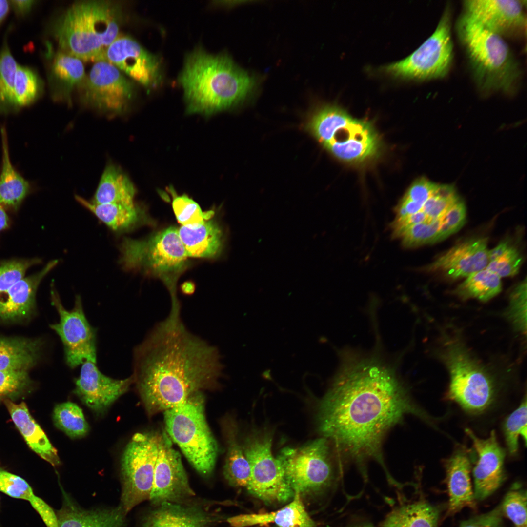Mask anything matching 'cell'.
I'll list each match as a JSON object with an SVG mask.
<instances>
[{
    "mask_svg": "<svg viewBox=\"0 0 527 527\" xmlns=\"http://www.w3.org/2000/svg\"><path fill=\"white\" fill-rule=\"evenodd\" d=\"M321 401L318 428L345 457L359 465L376 461L387 469L382 455L387 432L407 414L430 424L394 372L379 359L349 355Z\"/></svg>",
    "mask_w": 527,
    "mask_h": 527,
    "instance_id": "1",
    "label": "cell"
},
{
    "mask_svg": "<svg viewBox=\"0 0 527 527\" xmlns=\"http://www.w3.org/2000/svg\"><path fill=\"white\" fill-rule=\"evenodd\" d=\"M136 387L149 415L219 385L223 366L218 349L191 333L181 314L169 313L135 348Z\"/></svg>",
    "mask_w": 527,
    "mask_h": 527,
    "instance_id": "2",
    "label": "cell"
},
{
    "mask_svg": "<svg viewBox=\"0 0 527 527\" xmlns=\"http://www.w3.org/2000/svg\"><path fill=\"white\" fill-rule=\"evenodd\" d=\"M178 79L189 113L210 114L235 106L257 86L256 78L229 55L200 48L187 55Z\"/></svg>",
    "mask_w": 527,
    "mask_h": 527,
    "instance_id": "3",
    "label": "cell"
},
{
    "mask_svg": "<svg viewBox=\"0 0 527 527\" xmlns=\"http://www.w3.org/2000/svg\"><path fill=\"white\" fill-rule=\"evenodd\" d=\"M124 20L121 3L81 0L58 16L50 31L60 50L82 61L95 62L105 60L108 48L120 35Z\"/></svg>",
    "mask_w": 527,
    "mask_h": 527,
    "instance_id": "4",
    "label": "cell"
},
{
    "mask_svg": "<svg viewBox=\"0 0 527 527\" xmlns=\"http://www.w3.org/2000/svg\"><path fill=\"white\" fill-rule=\"evenodd\" d=\"M456 29L479 89L485 92L514 91L521 70L504 38L466 12L458 20Z\"/></svg>",
    "mask_w": 527,
    "mask_h": 527,
    "instance_id": "5",
    "label": "cell"
},
{
    "mask_svg": "<svg viewBox=\"0 0 527 527\" xmlns=\"http://www.w3.org/2000/svg\"><path fill=\"white\" fill-rule=\"evenodd\" d=\"M120 263L125 270L159 278L169 293L170 310H180L177 284L187 266V256L178 229L170 226L144 239L124 238L120 245Z\"/></svg>",
    "mask_w": 527,
    "mask_h": 527,
    "instance_id": "6",
    "label": "cell"
},
{
    "mask_svg": "<svg viewBox=\"0 0 527 527\" xmlns=\"http://www.w3.org/2000/svg\"><path fill=\"white\" fill-rule=\"evenodd\" d=\"M306 129L328 152L345 162H362L378 152L379 140L372 125L334 105L318 109Z\"/></svg>",
    "mask_w": 527,
    "mask_h": 527,
    "instance_id": "7",
    "label": "cell"
},
{
    "mask_svg": "<svg viewBox=\"0 0 527 527\" xmlns=\"http://www.w3.org/2000/svg\"><path fill=\"white\" fill-rule=\"evenodd\" d=\"M202 392L163 412L166 432L200 474L209 475L218 454V446L206 420Z\"/></svg>",
    "mask_w": 527,
    "mask_h": 527,
    "instance_id": "8",
    "label": "cell"
},
{
    "mask_svg": "<svg viewBox=\"0 0 527 527\" xmlns=\"http://www.w3.org/2000/svg\"><path fill=\"white\" fill-rule=\"evenodd\" d=\"M273 432L266 428L253 429L242 447L250 466V479L246 489L266 504L288 503L294 492L283 468L272 453Z\"/></svg>",
    "mask_w": 527,
    "mask_h": 527,
    "instance_id": "9",
    "label": "cell"
},
{
    "mask_svg": "<svg viewBox=\"0 0 527 527\" xmlns=\"http://www.w3.org/2000/svg\"><path fill=\"white\" fill-rule=\"evenodd\" d=\"M449 6L443 12L432 34L406 58L381 70L395 78L425 81L441 79L449 72L453 59Z\"/></svg>",
    "mask_w": 527,
    "mask_h": 527,
    "instance_id": "10",
    "label": "cell"
},
{
    "mask_svg": "<svg viewBox=\"0 0 527 527\" xmlns=\"http://www.w3.org/2000/svg\"><path fill=\"white\" fill-rule=\"evenodd\" d=\"M331 457L329 440L323 437L300 447H285L277 458L289 486L302 498L330 485L334 474Z\"/></svg>",
    "mask_w": 527,
    "mask_h": 527,
    "instance_id": "11",
    "label": "cell"
},
{
    "mask_svg": "<svg viewBox=\"0 0 527 527\" xmlns=\"http://www.w3.org/2000/svg\"><path fill=\"white\" fill-rule=\"evenodd\" d=\"M159 443L160 433H137L125 447L121 464L119 505L126 514L138 504L149 500Z\"/></svg>",
    "mask_w": 527,
    "mask_h": 527,
    "instance_id": "12",
    "label": "cell"
},
{
    "mask_svg": "<svg viewBox=\"0 0 527 527\" xmlns=\"http://www.w3.org/2000/svg\"><path fill=\"white\" fill-rule=\"evenodd\" d=\"M444 357L450 378L448 398L471 413L486 409L494 396V387L488 375L461 344L450 343Z\"/></svg>",
    "mask_w": 527,
    "mask_h": 527,
    "instance_id": "13",
    "label": "cell"
},
{
    "mask_svg": "<svg viewBox=\"0 0 527 527\" xmlns=\"http://www.w3.org/2000/svg\"><path fill=\"white\" fill-rule=\"evenodd\" d=\"M51 298L60 320L50 327L62 342L66 364L74 368L86 361L96 363V332L85 316L81 296H76L73 308L68 310L52 284Z\"/></svg>",
    "mask_w": 527,
    "mask_h": 527,
    "instance_id": "14",
    "label": "cell"
},
{
    "mask_svg": "<svg viewBox=\"0 0 527 527\" xmlns=\"http://www.w3.org/2000/svg\"><path fill=\"white\" fill-rule=\"evenodd\" d=\"M80 90L83 102L109 114L124 112L135 92L134 83L105 60L95 62Z\"/></svg>",
    "mask_w": 527,
    "mask_h": 527,
    "instance_id": "15",
    "label": "cell"
},
{
    "mask_svg": "<svg viewBox=\"0 0 527 527\" xmlns=\"http://www.w3.org/2000/svg\"><path fill=\"white\" fill-rule=\"evenodd\" d=\"M166 431L160 433L159 449L149 500L155 506L163 503L183 504L195 495L180 454Z\"/></svg>",
    "mask_w": 527,
    "mask_h": 527,
    "instance_id": "16",
    "label": "cell"
},
{
    "mask_svg": "<svg viewBox=\"0 0 527 527\" xmlns=\"http://www.w3.org/2000/svg\"><path fill=\"white\" fill-rule=\"evenodd\" d=\"M105 61L147 89L162 82L160 58L130 36L119 35L108 48Z\"/></svg>",
    "mask_w": 527,
    "mask_h": 527,
    "instance_id": "17",
    "label": "cell"
},
{
    "mask_svg": "<svg viewBox=\"0 0 527 527\" xmlns=\"http://www.w3.org/2000/svg\"><path fill=\"white\" fill-rule=\"evenodd\" d=\"M524 1L518 0H468L465 12L487 28L504 37L525 35L527 20Z\"/></svg>",
    "mask_w": 527,
    "mask_h": 527,
    "instance_id": "18",
    "label": "cell"
},
{
    "mask_svg": "<svg viewBox=\"0 0 527 527\" xmlns=\"http://www.w3.org/2000/svg\"><path fill=\"white\" fill-rule=\"evenodd\" d=\"M465 431L477 456L473 469L474 498L483 500L493 493L504 482L505 452L494 430L486 439L480 438L470 429L466 428Z\"/></svg>",
    "mask_w": 527,
    "mask_h": 527,
    "instance_id": "19",
    "label": "cell"
},
{
    "mask_svg": "<svg viewBox=\"0 0 527 527\" xmlns=\"http://www.w3.org/2000/svg\"><path fill=\"white\" fill-rule=\"evenodd\" d=\"M96 363L86 361L82 364L79 377L75 379L74 393L97 415L103 414L134 383L132 375L124 379H115L102 373Z\"/></svg>",
    "mask_w": 527,
    "mask_h": 527,
    "instance_id": "20",
    "label": "cell"
},
{
    "mask_svg": "<svg viewBox=\"0 0 527 527\" xmlns=\"http://www.w3.org/2000/svg\"><path fill=\"white\" fill-rule=\"evenodd\" d=\"M487 242L486 238H479L460 243L438 258L426 270L442 271L453 279L466 278L487 267Z\"/></svg>",
    "mask_w": 527,
    "mask_h": 527,
    "instance_id": "21",
    "label": "cell"
},
{
    "mask_svg": "<svg viewBox=\"0 0 527 527\" xmlns=\"http://www.w3.org/2000/svg\"><path fill=\"white\" fill-rule=\"evenodd\" d=\"M58 263L57 260L49 262L39 272L23 278L9 289L0 292V322H19L32 316L35 309L38 286Z\"/></svg>",
    "mask_w": 527,
    "mask_h": 527,
    "instance_id": "22",
    "label": "cell"
},
{
    "mask_svg": "<svg viewBox=\"0 0 527 527\" xmlns=\"http://www.w3.org/2000/svg\"><path fill=\"white\" fill-rule=\"evenodd\" d=\"M470 453L465 446H460L444 461L449 495L448 515L454 514L465 507H475V499L470 479Z\"/></svg>",
    "mask_w": 527,
    "mask_h": 527,
    "instance_id": "23",
    "label": "cell"
},
{
    "mask_svg": "<svg viewBox=\"0 0 527 527\" xmlns=\"http://www.w3.org/2000/svg\"><path fill=\"white\" fill-rule=\"evenodd\" d=\"M48 81L52 98L69 104L75 90H80L86 77L82 61L61 50L49 54Z\"/></svg>",
    "mask_w": 527,
    "mask_h": 527,
    "instance_id": "24",
    "label": "cell"
},
{
    "mask_svg": "<svg viewBox=\"0 0 527 527\" xmlns=\"http://www.w3.org/2000/svg\"><path fill=\"white\" fill-rule=\"evenodd\" d=\"M62 492V507L57 513L58 527H125L127 514L120 505L86 509Z\"/></svg>",
    "mask_w": 527,
    "mask_h": 527,
    "instance_id": "25",
    "label": "cell"
},
{
    "mask_svg": "<svg viewBox=\"0 0 527 527\" xmlns=\"http://www.w3.org/2000/svg\"><path fill=\"white\" fill-rule=\"evenodd\" d=\"M227 521L233 527H248L269 523H274L278 527H316L298 492H295L287 504L278 510L240 514L228 518Z\"/></svg>",
    "mask_w": 527,
    "mask_h": 527,
    "instance_id": "26",
    "label": "cell"
},
{
    "mask_svg": "<svg viewBox=\"0 0 527 527\" xmlns=\"http://www.w3.org/2000/svg\"><path fill=\"white\" fill-rule=\"evenodd\" d=\"M4 403L11 419L30 448L53 466L60 465L57 450L40 425L31 415L24 402L17 404L6 400Z\"/></svg>",
    "mask_w": 527,
    "mask_h": 527,
    "instance_id": "27",
    "label": "cell"
},
{
    "mask_svg": "<svg viewBox=\"0 0 527 527\" xmlns=\"http://www.w3.org/2000/svg\"><path fill=\"white\" fill-rule=\"evenodd\" d=\"M76 200L117 234L130 232L146 222L143 210L135 202L96 204L75 195Z\"/></svg>",
    "mask_w": 527,
    "mask_h": 527,
    "instance_id": "28",
    "label": "cell"
},
{
    "mask_svg": "<svg viewBox=\"0 0 527 527\" xmlns=\"http://www.w3.org/2000/svg\"><path fill=\"white\" fill-rule=\"evenodd\" d=\"M214 519L197 507L166 502L144 517L142 527H210Z\"/></svg>",
    "mask_w": 527,
    "mask_h": 527,
    "instance_id": "29",
    "label": "cell"
},
{
    "mask_svg": "<svg viewBox=\"0 0 527 527\" xmlns=\"http://www.w3.org/2000/svg\"><path fill=\"white\" fill-rule=\"evenodd\" d=\"M178 233L188 257L214 258L223 249V233L214 220L193 227L182 226Z\"/></svg>",
    "mask_w": 527,
    "mask_h": 527,
    "instance_id": "30",
    "label": "cell"
},
{
    "mask_svg": "<svg viewBox=\"0 0 527 527\" xmlns=\"http://www.w3.org/2000/svg\"><path fill=\"white\" fill-rule=\"evenodd\" d=\"M44 344L40 338L0 337V371H27L39 362Z\"/></svg>",
    "mask_w": 527,
    "mask_h": 527,
    "instance_id": "31",
    "label": "cell"
},
{
    "mask_svg": "<svg viewBox=\"0 0 527 527\" xmlns=\"http://www.w3.org/2000/svg\"><path fill=\"white\" fill-rule=\"evenodd\" d=\"M227 450L223 474L229 484L235 487H246L250 479L251 469L238 440L235 422L229 418L224 425Z\"/></svg>",
    "mask_w": 527,
    "mask_h": 527,
    "instance_id": "32",
    "label": "cell"
},
{
    "mask_svg": "<svg viewBox=\"0 0 527 527\" xmlns=\"http://www.w3.org/2000/svg\"><path fill=\"white\" fill-rule=\"evenodd\" d=\"M136 191L132 182L122 169L109 163L90 201L96 204L133 203Z\"/></svg>",
    "mask_w": 527,
    "mask_h": 527,
    "instance_id": "33",
    "label": "cell"
},
{
    "mask_svg": "<svg viewBox=\"0 0 527 527\" xmlns=\"http://www.w3.org/2000/svg\"><path fill=\"white\" fill-rule=\"evenodd\" d=\"M1 135L2 165L0 174V204L5 208L15 210L28 193L29 185L11 164L7 133L4 127L1 129Z\"/></svg>",
    "mask_w": 527,
    "mask_h": 527,
    "instance_id": "34",
    "label": "cell"
},
{
    "mask_svg": "<svg viewBox=\"0 0 527 527\" xmlns=\"http://www.w3.org/2000/svg\"><path fill=\"white\" fill-rule=\"evenodd\" d=\"M439 515L436 507L421 500L395 508L382 527H437Z\"/></svg>",
    "mask_w": 527,
    "mask_h": 527,
    "instance_id": "35",
    "label": "cell"
},
{
    "mask_svg": "<svg viewBox=\"0 0 527 527\" xmlns=\"http://www.w3.org/2000/svg\"><path fill=\"white\" fill-rule=\"evenodd\" d=\"M501 289V278L485 268L466 277L457 289V293L464 298L486 301L497 295Z\"/></svg>",
    "mask_w": 527,
    "mask_h": 527,
    "instance_id": "36",
    "label": "cell"
},
{
    "mask_svg": "<svg viewBox=\"0 0 527 527\" xmlns=\"http://www.w3.org/2000/svg\"><path fill=\"white\" fill-rule=\"evenodd\" d=\"M43 90V82L36 71L30 67L18 64L14 85L16 109L33 103L41 96Z\"/></svg>",
    "mask_w": 527,
    "mask_h": 527,
    "instance_id": "37",
    "label": "cell"
},
{
    "mask_svg": "<svg viewBox=\"0 0 527 527\" xmlns=\"http://www.w3.org/2000/svg\"><path fill=\"white\" fill-rule=\"evenodd\" d=\"M53 419L55 426L71 438L83 437L89 431L82 410L71 402L56 405Z\"/></svg>",
    "mask_w": 527,
    "mask_h": 527,
    "instance_id": "38",
    "label": "cell"
},
{
    "mask_svg": "<svg viewBox=\"0 0 527 527\" xmlns=\"http://www.w3.org/2000/svg\"><path fill=\"white\" fill-rule=\"evenodd\" d=\"M18 64L6 41L0 51V112L17 110L14 99V85Z\"/></svg>",
    "mask_w": 527,
    "mask_h": 527,
    "instance_id": "39",
    "label": "cell"
},
{
    "mask_svg": "<svg viewBox=\"0 0 527 527\" xmlns=\"http://www.w3.org/2000/svg\"><path fill=\"white\" fill-rule=\"evenodd\" d=\"M33 384L27 370L0 371V403L6 400L13 401L28 394Z\"/></svg>",
    "mask_w": 527,
    "mask_h": 527,
    "instance_id": "40",
    "label": "cell"
},
{
    "mask_svg": "<svg viewBox=\"0 0 527 527\" xmlns=\"http://www.w3.org/2000/svg\"><path fill=\"white\" fill-rule=\"evenodd\" d=\"M442 217L430 223L418 224L409 227L400 233L396 238L400 239L403 246L406 248L441 241Z\"/></svg>",
    "mask_w": 527,
    "mask_h": 527,
    "instance_id": "41",
    "label": "cell"
},
{
    "mask_svg": "<svg viewBox=\"0 0 527 527\" xmlns=\"http://www.w3.org/2000/svg\"><path fill=\"white\" fill-rule=\"evenodd\" d=\"M172 207L178 221L182 226L193 227L203 223L211 216V212H203L199 205L187 195H178L171 188Z\"/></svg>",
    "mask_w": 527,
    "mask_h": 527,
    "instance_id": "42",
    "label": "cell"
},
{
    "mask_svg": "<svg viewBox=\"0 0 527 527\" xmlns=\"http://www.w3.org/2000/svg\"><path fill=\"white\" fill-rule=\"evenodd\" d=\"M506 444L510 454L518 451L519 437L527 444V399L525 396L520 405L506 419L504 426Z\"/></svg>",
    "mask_w": 527,
    "mask_h": 527,
    "instance_id": "43",
    "label": "cell"
},
{
    "mask_svg": "<svg viewBox=\"0 0 527 527\" xmlns=\"http://www.w3.org/2000/svg\"><path fill=\"white\" fill-rule=\"evenodd\" d=\"M459 200L452 187L439 185L434 193L423 203L419 211L425 214L427 223H430L441 218Z\"/></svg>",
    "mask_w": 527,
    "mask_h": 527,
    "instance_id": "44",
    "label": "cell"
},
{
    "mask_svg": "<svg viewBox=\"0 0 527 527\" xmlns=\"http://www.w3.org/2000/svg\"><path fill=\"white\" fill-rule=\"evenodd\" d=\"M504 514L515 527H527V493L515 484L505 495L500 506Z\"/></svg>",
    "mask_w": 527,
    "mask_h": 527,
    "instance_id": "45",
    "label": "cell"
},
{
    "mask_svg": "<svg viewBox=\"0 0 527 527\" xmlns=\"http://www.w3.org/2000/svg\"><path fill=\"white\" fill-rule=\"evenodd\" d=\"M40 262L39 259L0 261V292L9 289L23 279L28 268Z\"/></svg>",
    "mask_w": 527,
    "mask_h": 527,
    "instance_id": "46",
    "label": "cell"
},
{
    "mask_svg": "<svg viewBox=\"0 0 527 527\" xmlns=\"http://www.w3.org/2000/svg\"><path fill=\"white\" fill-rule=\"evenodd\" d=\"M508 317L515 328L522 332L527 328V281L520 283L513 290L510 296Z\"/></svg>",
    "mask_w": 527,
    "mask_h": 527,
    "instance_id": "47",
    "label": "cell"
},
{
    "mask_svg": "<svg viewBox=\"0 0 527 527\" xmlns=\"http://www.w3.org/2000/svg\"><path fill=\"white\" fill-rule=\"evenodd\" d=\"M522 263V257L519 251L509 246L501 255L489 262L486 268L500 278L509 277L518 273Z\"/></svg>",
    "mask_w": 527,
    "mask_h": 527,
    "instance_id": "48",
    "label": "cell"
},
{
    "mask_svg": "<svg viewBox=\"0 0 527 527\" xmlns=\"http://www.w3.org/2000/svg\"><path fill=\"white\" fill-rule=\"evenodd\" d=\"M0 491L11 497L27 501L34 495L24 479L2 469H0Z\"/></svg>",
    "mask_w": 527,
    "mask_h": 527,
    "instance_id": "49",
    "label": "cell"
},
{
    "mask_svg": "<svg viewBox=\"0 0 527 527\" xmlns=\"http://www.w3.org/2000/svg\"><path fill=\"white\" fill-rule=\"evenodd\" d=\"M466 217L465 205L460 199L442 216V240L459 230L464 224Z\"/></svg>",
    "mask_w": 527,
    "mask_h": 527,
    "instance_id": "50",
    "label": "cell"
},
{
    "mask_svg": "<svg viewBox=\"0 0 527 527\" xmlns=\"http://www.w3.org/2000/svg\"><path fill=\"white\" fill-rule=\"evenodd\" d=\"M438 185L425 178H421L411 184L404 197L424 203L434 193Z\"/></svg>",
    "mask_w": 527,
    "mask_h": 527,
    "instance_id": "51",
    "label": "cell"
},
{
    "mask_svg": "<svg viewBox=\"0 0 527 527\" xmlns=\"http://www.w3.org/2000/svg\"><path fill=\"white\" fill-rule=\"evenodd\" d=\"M499 507L482 515L463 521L459 527H503Z\"/></svg>",
    "mask_w": 527,
    "mask_h": 527,
    "instance_id": "52",
    "label": "cell"
},
{
    "mask_svg": "<svg viewBox=\"0 0 527 527\" xmlns=\"http://www.w3.org/2000/svg\"><path fill=\"white\" fill-rule=\"evenodd\" d=\"M28 501L38 513L47 527H58L57 514L43 500L34 494Z\"/></svg>",
    "mask_w": 527,
    "mask_h": 527,
    "instance_id": "53",
    "label": "cell"
},
{
    "mask_svg": "<svg viewBox=\"0 0 527 527\" xmlns=\"http://www.w3.org/2000/svg\"><path fill=\"white\" fill-rule=\"evenodd\" d=\"M9 1L10 6L16 14L21 17L27 15L36 2V1L32 0H13Z\"/></svg>",
    "mask_w": 527,
    "mask_h": 527,
    "instance_id": "54",
    "label": "cell"
},
{
    "mask_svg": "<svg viewBox=\"0 0 527 527\" xmlns=\"http://www.w3.org/2000/svg\"><path fill=\"white\" fill-rule=\"evenodd\" d=\"M509 246L507 242H503L500 243L493 249L488 250V257L489 262L493 261L501 255Z\"/></svg>",
    "mask_w": 527,
    "mask_h": 527,
    "instance_id": "55",
    "label": "cell"
},
{
    "mask_svg": "<svg viewBox=\"0 0 527 527\" xmlns=\"http://www.w3.org/2000/svg\"><path fill=\"white\" fill-rule=\"evenodd\" d=\"M9 224V218L3 207L0 204V232L7 228Z\"/></svg>",
    "mask_w": 527,
    "mask_h": 527,
    "instance_id": "56",
    "label": "cell"
},
{
    "mask_svg": "<svg viewBox=\"0 0 527 527\" xmlns=\"http://www.w3.org/2000/svg\"><path fill=\"white\" fill-rule=\"evenodd\" d=\"M10 6L9 1L0 0V24L6 17Z\"/></svg>",
    "mask_w": 527,
    "mask_h": 527,
    "instance_id": "57",
    "label": "cell"
},
{
    "mask_svg": "<svg viewBox=\"0 0 527 527\" xmlns=\"http://www.w3.org/2000/svg\"><path fill=\"white\" fill-rule=\"evenodd\" d=\"M372 527L371 526H369V525H366V526H362V527Z\"/></svg>",
    "mask_w": 527,
    "mask_h": 527,
    "instance_id": "58",
    "label": "cell"
}]
</instances>
